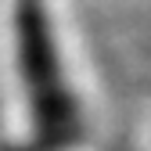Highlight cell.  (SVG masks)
<instances>
[{"label": "cell", "mask_w": 151, "mask_h": 151, "mask_svg": "<svg viewBox=\"0 0 151 151\" xmlns=\"http://www.w3.org/2000/svg\"><path fill=\"white\" fill-rule=\"evenodd\" d=\"M14 61L32 122L29 144L40 151L68 147L79 137L83 111L68 83V68L54 36V18L43 0H18L14 7Z\"/></svg>", "instance_id": "cell-1"}]
</instances>
